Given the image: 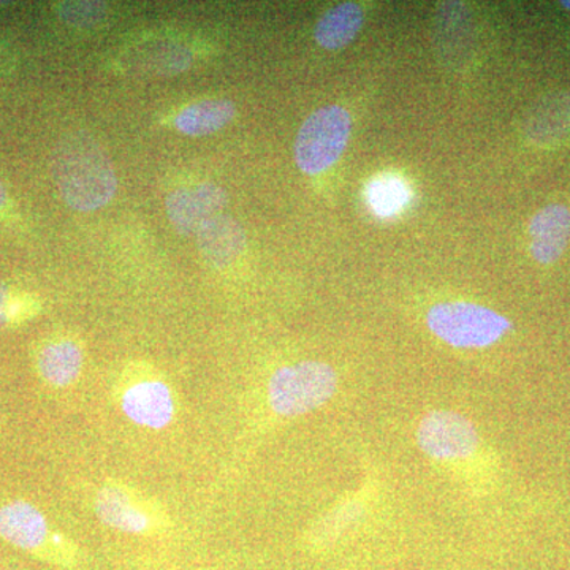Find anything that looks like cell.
I'll return each mask as SVG.
<instances>
[{"label": "cell", "instance_id": "1", "mask_svg": "<svg viewBox=\"0 0 570 570\" xmlns=\"http://www.w3.org/2000/svg\"><path fill=\"white\" fill-rule=\"evenodd\" d=\"M55 178L63 200L77 212L102 208L118 189L111 160L89 135L62 141L55 156Z\"/></svg>", "mask_w": 570, "mask_h": 570}, {"label": "cell", "instance_id": "2", "mask_svg": "<svg viewBox=\"0 0 570 570\" xmlns=\"http://www.w3.org/2000/svg\"><path fill=\"white\" fill-rule=\"evenodd\" d=\"M336 389L337 376L328 363L306 360L276 370L266 395L275 414L299 417L328 403Z\"/></svg>", "mask_w": 570, "mask_h": 570}, {"label": "cell", "instance_id": "3", "mask_svg": "<svg viewBox=\"0 0 570 570\" xmlns=\"http://www.w3.org/2000/svg\"><path fill=\"white\" fill-rule=\"evenodd\" d=\"M0 538L62 568L75 569L81 561L77 543L52 531L43 513L26 501L9 502L0 508Z\"/></svg>", "mask_w": 570, "mask_h": 570}, {"label": "cell", "instance_id": "4", "mask_svg": "<svg viewBox=\"0 0 570 570\" xmlns=\"http://www.w3.org/2000/svg\"><path fill=\"white\" fill-rule=\"evenodd\" d=\"M94 512L105 527L126 534H167L171 521L163 505L121 480H107L94 494Z\"/></svg>", "mask_w": 570, "mask_h": 570}, {"label": "cell", "instance_id": "5", "mask_svg": "<svg viewBox=\"0 0 570 570\" xmlns=\"http://www.w3.org/2000/svg\"><path fill=\"white\" fill-rule=\"evenodd\" d=\"M431 332L456 348L489 347L510 330V322L490 307L466 302L439 303L426 316Z\"/></svg>", "mask_w": 570, "mask_h": 570}, {"label": "cell", "instance_id": "6", "mask_svg": "<svg viewBox=\"0 0 570 570\" xmlns=\"http://www.w3.org/2000/svg\"><path fill=\"white\" fill-rule=\"evenodd\" d=\"M352 118L340 105L318 108L299 127L295 163L306 175H318L336 164L351 137Z\"/></svg>", "mask_w": 570, "mask_h": 570}, {"label": "cell", "instance_id": "7", "mask_svg": "<svg viewBox=\"0 0 570 570\" xmlns=\"http://www.w3.org/2000/svg\"><path fill=\"white\" fill-rule=\"evenodd\" d=\"M116 403L135 425L164 430L174 422V389L153 370H132L124 374L116 387Z\"/></svg>", "mask_w": 570, "mask_h": 570}, {"label": "cell", "instance_id": "8", "mask_svg": "<svg viewBox=\"0 0 570 570\" xmlns=\"http://www.w3.org/2000/svg\"><path fill=\"white\" fill-rule=\"evenodd\" d=\"M420 449L434 460L469 459L479 448V434L472 422L453 411H433L420 422Z\"/></svg>", "mask_w": 570, "mask_h": 570}, {"label": "cell", "instance_id": "9", "mask_svg": "<svg viewBox=\"0 0 570 570\" xmlns=\"http://www.w3.org/2000/svg\"><path fill=\"white\" fill-rule=\"evenodd\" d=\"M225 205L227 193L213 183L176 189L165 200L168 219L181 235L195 234L202 224L220 214Z\"/></svg>", "mask_w": 570, "mask_h": 570}, {"label": "cell", "instance_id": "10", "mask_svg": "<svg viewBox=\"0 0 570 570\" xmlns=\"http://www.w3.org/2000/svg\"><path fill=\"white\" fill-rule=\"evenodd\" d=\"M531 254L535 262L550 265L564 253L570 239V209L549 205L540 209L530 224Z\"/></svg>", "mask_w": 570, "mask_h": 570}, {"label": "cell", "instance_id": "11", "mask_svg": "<svg viewBox=\"0 0 570 570\" xmlns=\"http://www.w3.org/2000/svg\"><path fill=\"white\" fill-rule=\"evenodd\" d=\"M195 235L202 254L216 268L234 264L246 247V235L242 224L224 214H217L206 220Z\"/></svg>", "mask_w": 570, "mask_h": 570}, {"label": "cell", "instance_id": "12", "mask_svg": "<svg viewBox=\"0 0 570 570\" xmlns=\"http://www.w3.org/2000/svg\"><path fill=\"white\" fill-rule=\"evenodd\" d=\"M85 354L80 344L70 337L51 341L37 356L41 379L52 387L66 389L80 379Z\"/></svg>", "mask_w": 570, "mask_h": 570}, {"label": "cell", "instance_id": "13", "mask_svg": "<svg viewBox=\"0 0 570 570\" xmlns=\"http://www.w3.org/2000/svg\"><path fill=\"white\" fill-rule=\"evenodd\" d=\"M524 132L538 145L561 141L570 134V91L553 94L532 108Z\"/></svg>", "mask_w": 570, "mask_h": 570}, {"label": "cell", "instance_id": "14", "mask_svg": "<svg viewBox=\"0 0 570 570\" xmlns=\"http://www.w3.org/2000/svg\"><path fill=\"white\" fill-rule=\"evenodd\" d=\"M363 22L365 13L358 3H340L318 20L314 39L325 50H341L356 39Z\"/></svg>", "mask_w": 570, "mask_h": 570}, {"label": "cell", "instance_id": "15", "mask_svg": "<svg viewBox=\"0 0 570 570\" xmlns=\"http://www.w3.org/2000/svg\"><path fill=\"white\" fill-rule=\"evenodd\" d=\"M236 108L230 100H202L176 115L175 126L190 137H205L224 129L235 118Z\"/></svg>", "mask_w": 570, "mask_h": 570}, {"label": "cell", "instance_id": "16", "mask_svg": "<svg viewBox=\"0 0 570 570\" xmlns=\"http://www.w3.org/2000/svg\"><path fill=\"white\" fill-rule=\"evenodd\" d=\"M411 200V190L403 179L393 175L379 176L367 187V204L381 217H392Z\"/></svg>", "mask_w": 570, "mask_h": 570}, {"label": "cell", "instance_id": "17", "mask_svg": "<svg viewBox=\"0 0 570 570\" xmlns=\"http://www.w3.org/2000/svg\"><path fill=\"white\" fill-rule=\"evenodd\" d=\"M63 21L77 28H92L104 20L107 7L102 2H63L59 6Z\"/></svg>", "mask_w": 570, "mask_h": 570}, {"label": "cell", "instance_id": "18", "mask_svg": "<svg viewBox=\"0 0 570 570\" xmlns=\"http://www.w3.org/2000/svg\"><path fill=\"white\" fill-rule=\"evenodd\" d=\"M24 314L26 307L20 299L13 298L9 288L0 284V326L10 324Z\"/></svg>", "mask_w": 570, "mask_h": 570}, {"label": "cell", "instance_id": "19", "mask_svg": "<svg viewBox=\"0 0 570 570\" xmlns=\"http://www.w3.org/2000/svg\"><path fill=\"white\" fill-rule=\"evenodd\" d=\"M7 202V190L6 187H3V184L0 183V208H2L3 205H6Z\"/></svg>", "mask_w": 570, "mask_h": 570}]
</instances>
